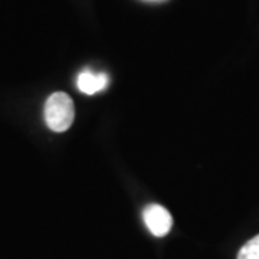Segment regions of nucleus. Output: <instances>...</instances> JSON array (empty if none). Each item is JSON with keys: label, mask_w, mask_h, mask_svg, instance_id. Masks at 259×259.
I'll use <instances>...</instances> for the list:
<instances>
[{"label": "nucleus", "mask_w": 259, "mask_h": 259, "mask_svg": "<svg viewBox=\"0 0 259 259\" xmlns=\"http://www.w3.org/2000/svg\"><path fill=\"white\" fill-rule=\"evenodd\" d=\"M238 259H259V235L242 246L238 252Z\"/></svg>", "instance_id": "obj_4"}, {"label": "nucleus", "mask_w": 259, "mask_h": 259, "mask_svg": "<svg viewBox=\"0 0 259 259\" xmlns=\"http://www.w3.org/2000/svg\"><path fill=\"white\" fill-rule=\"evenodd\" d=\"M76 85L79 91L87 95H93L105 90V87L108 85V76L105 74H94L91 71H83L82 74L78 75Z\"/></svg>", "instance_id": "obj_3"}, {"label": "nucleus", "mask_w": 259, "mask_h": 259, "mask_svg": "<svg viewBox=\"0 0 259 259\" xmlns=\"http://www.w3.org/2000/svg\"><path fill=\"white\" fill-rule=\"evenodd\" d=\"M143 219L147 226V229L154 236L163 238L168 232L171 231L173 226V218L166 207L160 204H150L143 210Z\"/></svg>", "instance_id": "obj_2"}, {"label": "nucleus", "mask_w": 259, "mask_h": 259, "mask_svg": "<svg viewBox=\"0 0 259 259\" xmlns=\"http://www.w3.org/2000/svg\"><path fill=\"white\" fill-rule=\"evenodd\" d=\"M75 108L72 98L65 93H54L49 95L45 104L47 125L55 133H64L72 125Z\"/></svg>", "instance_id": "obj_1"}]
</instances>
